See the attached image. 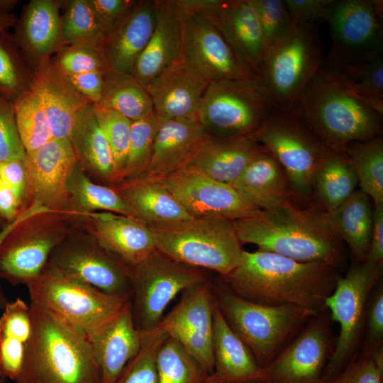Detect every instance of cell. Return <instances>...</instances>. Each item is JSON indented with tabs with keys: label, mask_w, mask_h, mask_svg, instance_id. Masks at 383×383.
<instances>
[{
	"label": "cell",
	"mask_w": 383,
	"mask_h": 383,
	"mask_svg": "<svg viewBox=\"0 0 383 383\" xmlns=\"http://www.w3.org/2000/svg\"><path fill=\"white\" fill-rule=\"evenodd\" d=\"M340 270L326 262H303L273 252L243 250L240 264L223 278L231 290L246 300L317 313L326 307Z\"/></svg>",
	"instance_id": "obj_1"
},
{
	"label": "cell",
	"mask_w": 383,
	"mask_h": 383,
	"mask_svg": "<svg viewBox=\"0 0 383 383\" xmlns=\"http://www.w3.org/2000/svg\"><path fill=\"white\" fill-rule=\"evenodd\" d=\"M233 224L240 242L255 245L258 250L341 269L345 264V243L323 209L301 208L289 199Z\"/></svg>",
	"instance_id": "obj_2"
},
{
	"label": "cell",
	"mask_w": 383,
	"mask_h": 383,
	"mask_svg": "<svg viewBox=\"0 0 383 383\" xmlns=\"http://www.w3.org/2000/svg\"><path fill=\"white\" fill-rule=\"evenodd\" d=\"M289 113L331 151L382 132V116L366 106L334 72L323 66L301 92Z\"/></svg>",
	"instance_id": "obj_3"
},
{
	"label": "cell",
	"mask_w": 383,
	"mask_h": 383,
	"mask_svg": "<svg viewBox=\"0 0 383 383\" xmlns=\"http://www.w3.org/2000/svg\"><path fill=\"white\" fill-rule=\"evenodd\" d=\"M32 331L17 383H101L86 338L30 304Z\"/></svg>",
	"instance_id": "obj_4"
},
{
	"label": "cell",
	"mask_w": 383,
	"mask_h": 383,
	"mask_svg": "<svg viewBox=\"0 0 383 383\" xmlns=\"http://www.w3.org/2000/svg\"><path fill=\"white\" fill-rule=\"evenodd\" d=\"M214 301L225 321L262 368L270 364L316 313L292 306L246 300L224 282H213Z\"/></svg>",
	"instance_id": "obj_5"
},
{
	"label": "cell",
	"mask_w": 383,
	"mask_h": 383,
	"mask_svg": "<svg viewBox=\"0 0 383 383\" xmlns=\"http://www.w3.org/2000/svg\"><path fill=\"white\" fill-rule=\"evenodd\" d=\"M26 286L30 304L84 338L112 318L131 299L106 294L48 264Z\"/></svg>",
	"instance_id": "obj_6"
},
{
	"label": "cell",
	"mask_w": 383,
	"mask_h": 383,
	"mask_svg": "<svg viewBox=\"0 0 383 383\" xmlns=\"http://www.w3.org/2000/svg\"><path fill=\"white\" fill-rule=\"evenodd\" d=\"M148 226L156 249L183 265L213 270L225 277L240 262L244 250L233 221L192 217Z\"/></svg>",
	"instance_id": "obj_7"
},
{
	"label": "cell",
	"mask_w": 383,
	"mask_h": 383,
	"mask_svg": "<svg viewBox=\"0 0 383 383\" xmlns=\"http://www.w3.org/2000/svg\"><path fill=\"white\" fill-rule=\"evenodd\" d=\"M323 66L317 23H294L266 51L257 79L273 108L289 112Z\"/></svg>",
	"instance_id": "obj_8"
},
{
	"label": "cell",
	"mask_w": 383,
	"mask_h": 383,
	"mask_svg": "<svg viewBox=\"0 0 383 383\" xmlns=\"http://www.w3.org/2000/svg\"><path fill=\"white\" fill-rule=\"evenodd\" d=\"M383 263L354 260L344 276H340L325 306L332 321L339 325L333 353L323 377H336L358 354L361 346L369 300L382 280Z\"/></svg>",
	"instance_id": "obj_9"
},
{
	"label": "cell",
	"mask_w": 383,
	"mask_h": 383,
	"mask_svg": "<svg viewBox=\"0 0 383 383\" xmlns=\"http://www.w3.org/2000/svg\"><path fill=\"white\" fill-rule=\"evenodd\" d=\"M274 108L257 78L211 82L196 116L207 133L231 138L256 132Z\"/></svg>",
	"instance_id": "obj_10"
},
{
	"label": "cell",
	"mask_w": 383,
	"mask_h": 383,
	"mask_svg": "<svg viewBox=\"0 0 383 383\" xmlns=\"http://www.w3.org/2000/svg\"><path fill=\"white\" fill-rule=\"evenodd\" d=\"M256 136L284 170L291 195L299 199L310 196L315 170L331 150L289 112L274 109Z\"/></svg>",
	"instance_id": "obj_11"
},
{
	"label": "cell",
	"mask_w": 383,
	"mask_h": 383,
	"mask_svg": "<svg viewBox=\"0 0 383 383\" xmlns=\"http://www.w3.org/2000/svg\"><path fill=\"white\" fill-rule=\"evenodd\" d=\"M207 279L201 269L178 262L155 249L132 270L131 306L136 328L141 333L154 328L179 293Z\"/></svg>",
	"instance_id": "obj_12"
},
{
	"label": "cell",
	"mask_w": 383,
	"mask_h": 383,
	"mask_svg": "<svg viewBox=\"0 0 383 383\" xmlns=\"http://www.w3.org/2000/svg\"><path fill=\"white\" fill-rule=\"evenodd\" d=\"M382 1H334L325 21L333 40L327 68L383 55Z\"/></svg>",
	"instance_id": "obj_13"
},
{
	"label": "cell",
	"mask_w": 383,
	"mask_h": 383,
	"mask_svg": "<svg viewBox=\"0 0 383 383\" xmlns=\"http://www.w3.org/2000/svg\"><path fill=\"white\" fill-rule=\"evenodd\" d=\"M325 307L315 313L293 340L267 367L260 382L327 383L323 374L335 339Z\"/></svg>",
	"instance_id": "obj_14"
},
{
	"label": "cell",
	"mask_w": 383,
	"mask_h": 383,
	"mask_svg": "<svg viewBox=\"0 0 383 383\" xmlns=\"http://www.w3.org/2000/svg\"><path fill=\"white\" fill-rule=\"evenodd\" d=\"M47 264L106 294L132 297L133 268L92 236L67 235Z\"/></svg>",
	"instance_id": "obj_15"
},
{
	"label": "cell",
	"mask_w": 383,
	"mask_h": 383,
	"mask_svg": "<svg viewBox=\"0 0 383 383\" xmlns=\"http://www.w3.org/2000/svg\"><path fill=\"white\" fill-rule=\"evenodd\" d=\"M213 307V282L207 279L183 291L179 301L156 326L178 341L210 374L214 370Z\"/></svg>",
	"instance_id": "obj_16"
},
{
	"label": "cell",
	"mask_w": 383,
	"mask_h": 383,
	"mask_svg": "<svg viewBox=\"0 0 383 383\" xmlns=\"http://www.w3.org/2000/svg\"><path fill=\"white\" fill-rule=\"evenodd\" d=\"M164 185L193 217L223 218L231 221L249 217L260 210L231 185L184 169L156 179Z\"/></svg>",
	"instance_id": "obj_17"
},
{
	"label": "cell",
	"mask_w": 383,
	"mask_h": 383,
	"mask_svg": "<svg viewBox=\"0 0 383 383\" xmlns=\"http://www.w3.org/2000/svg\"><path fill=\"white\" fill-rule=\"evenodd\" d=\"M179 9L183 31L182 60L185 62L210 82L255 78L213 23L202 14Z\"/></svg>",
	"instance_id": "obj_18"
},
{
	"label": "cell",
	"mask_w": 383,
	"mask_h": 383,
	"mask_svg": "<svg viewBox=\"0 0 383 383\" xmlns=\"http://www.w3.org/2000/svg\"><path fill=\"white\" fill-rule=\"evenodd\" d=\"M14 231L0 247V279L27 285L41 273L53 250L67 234L55 224Z\"/></svg>",
	"instance_id": "obj_19"
},
{
	"label": "cell",
	"mask_w": 383,
	"mask_h": 383,
	"mask_svg": "<svg viewBox=\"0 0 383 383\" xmlns=\"http://www.w3.org/2000/svg\"><path fill=\"white\" fill-rule=\"evenodd\" d=\"M77 162L70 140L52 138L27 155L25 165L34 201L62 212L70 198L67 184Z\"/></svg>",
	"instance_id": "obj_20"
},
{
	"label": "cell",
	"mask_w": 383,
	"mask_h": 383,
	"mask_svg": "<svg viewBox=\"0 0 383 383\" xmlns=\"http://www.w3.org/2000/svg\"><path fill=\"white\" fill-rule=\"evenodd\" d=\"M222 33L235 55L256 78L267 46L250 0H221L213 9L200 13Z\"/></svg>",
	"instance_id": "obj_21"
},
{
	"label": "cell",
	"mask_w": 383,
	"mask_h": 383,
	"mask_svg": "<svg viewBox=\"0 0 383 383\" xmlns=\"http://www.w3.org/2000/svg\"><path fill=\"white\" fill-rule=\"evenodd\" d=\"M210 82L181 60L163 70L145 88L155 113L168 120L196 115Z\"/></svg>",
	"instance_id": "obj_22"
},
{
	"label": "cell",
	"mask_w": 383,
	"mask_h": 383,
	"mask_svg": "<svg viewBox=\"0 0 383 383\" xmlns=\"http://www.w3.org/2000/svg\"><path fill=\"white\" fill-rule=\"evenodd\" d=\"M208 135L196 114L162 120L149 165L141 177L161 179L184 170Z\"/></svg>",
	"instance_id": "obj_23"
},
{
	"label": "cell",
	"mask_w": 383,
	"mask_h": 383,
	"mask_svg": "<svg viewBox=\"0 0 383 383\" xmlns=\"http://www.w3.org/2000/svg\"><path fill=\"white\" fill-rule=\"evenodd\" d=\"M143 333L134 323L131 299L86 339L99 367L101 383H115L138 352Z\"/></svg>",
	"instance_id": "obj_24"
},
{
	"label": "cell",
	"mask_w": 383,
	"mask_h": 383,
	"mask_svg": "<svg viewBox=\"0 0 383 383\" xmlns=\"http://www.w3.org/2000/svg\"><path fill=\"white\" fill-rule=\"evenodd\" d=\"M154 0L133 1L109 35L104 55L109 71L132 74L135 63L155 28Z\"/></svg>",
	"instance_id": "obj_25"
},
{
	"label": "cell",
	"mask_w": 383,
	"mask_h": 383,
	"mask_svg": "<svg viewBox=\"0 0 383 383\" xmlns=\"http://www.w3.org/2000/svg\"><path fill=\"white\" fill-rule=\"evenodd\" d=\"M86 217L91 236L132 268L156 249L148 224L136 217L108 211L90 212Z\"/></svg>",
	"instance_id": "obj_26"
},
{
	"label": "cell",
	"mask_w": 383,
	"mask_h": 383,
	"mask_svg": "<svg viewBox=\"0 0 383 383\" xmlns=\"http://www.w3.org/2000/svg\"><path fill=\"white\" fill-rule=\"evenodd\" d=\"M156 22L153 33L138 57L132 75L143 86L163 70L182 60V13L174 0H154Z\"/></svg>",
	"instance_id": "obj_27"
},
{
	"label": "cell",
	"mask_w": 383,
	"mask_h": 383,
	"mask_svg": "<svg viewBox=\"0 0 383 383\" xmlns=\"http://www.w3.org/2000/svg\"><path fill=\"white\" fill-rule=\"evenodd\" d=\"M30 91L40 100L55 139L70 140L78 115L93 104L72 87L56 65H43Z\"/></svg>",
	"instance_id": "obj_28"
},
{
	"label": "cell",
	"mask_w": 383,
	"mask_h": 383,
	"mask_svg": "<svg viewBox=\"0 0 383 383\" xmlns=\"http://www.w3.org/2000/svg\"><path fill=\"white\" fill-rule=\"evenodd\" d=\"M256 132L231 138L208 135L185 169L232 184L261 150Z\"/></svg>",
	"instance_id": "obj_29"
},
{
	"label": "cell",
	"mask_w": 383,
	"mask_h": 383,
	"mask_svg": "<svg viewBox=\"0 0 383 383\" xmlns=\"http://www.w3.org/2000/svg\"><path fill=\"white\" fill-rule=\"evenodd\" d=\"M212 348L214 383L260 382L262 368L244 343L232 331L215 301Z\"/></svg>",
	"instance_id": "obj_30"
},
{
	"label": "cell",
	"mask_w": 383,
	"mask_h": 383,
	"mask_svg": "<svg viewBox=\"0 0 383 383\" xmlns=\"http://www.w3.org/2000/svg\"><path fill=\"white\" fill-rule=\"evenodd\" d=\"M230 185L261 210L277 206L291 198L284 170L263 146Z\"/></svg>",
	"instance_id": "obj_31"
},
{
	"label": "cell",
	"mask_w": 383,
	"mask_h": 383,
	"mask_svg": "<svg viewBox=\"0 0 383 383\" xmlns=\"http://www.w3.org/2000/svg\"><path fill=\"white\" fill-rule=\"evenodd\" d=\"M132 210L148 225L172 223L192 218L159 181L145 177L113 187Z\"/></svg>",
	"instance_id": "obj_32"
},
{
	"label": "cell",
	"mask_w": 383,
	"mask_h": 383,
	"mask_svg": "<svg viewBox=\"0 0 383 383\" xmlns=\"http://www.w3.org/2000/svg\"><path fill=\"white\" fill-rule=\"evenodd\" d=\"M0 317V377L17 380L32 331L30 306L17 298Z\"/></svg>",
	"instance_id": "obj_33"
},
{
	"label": "cell",
	"mask_w": 383,
	"mask_h": 383,
	"mask_svg": "<svg viewBox=\"0 0 383 383\" xmlns=\"http://www.w3.org/2000/svg\"><path fill=\"white\" fill-rule=\"evenodd\" d=\"M70 140L78 162L101 179L117 182L113 155L96 118L94 104L78 115Z\"/></svg>",
	"instance_id": "obj_34"
},
{
	"label": "cell",
	"mask_w": 383,
	"mask_h": 383,
	"mask_svg": "<svg viewBox=\"0 0 383 383\" xmlns=\"http://www.w3.org/2000/svg\"><path fill=\"white\" fill-rule=\"evenodd\" d=\"M373 201L360 189L329 213L331 224L353 258L366 260L372 238Z\"/></svg>",
	"instance_id": "obj_35"
},
{
	"label": "cell",
	"mask_w": 383,
	"mask_h": 383,
	"mask_svg": "<svg viewBox=\"0 0 383 383\" xmlns=\"http://www.w3.org/2000/svg\"><path fill=\"white\" fill-rule=\"evenodd\" d=\"M60 2L33 0L25 10L18 40L37 55H48L62 44Z\"/></svg>",
	"instance_id": "obj_36"
},
{
	"label": "cell",
	"mask_w": 383,
	"mask_h": 383,
	"mask_svg": "<svg viewBox=\"0 0 383 383\" xmlns=\"http://www.w3.org/2000/svg\"><path fill=\"white\" fill-rule=\"evenodd\" d=\"M355 172L345 153L330 151L319 162L313 175V192L324 211L331 213L355 191Z\"/></svg>",
	"instance_id": "obj_37"
},
{
	"label": "cell",
	"mask_w": 383,
	"mask_h": 383,
	"mask_svg": "<svg viewBox=\"0 0 383 383\" xmlns=\"http://www.w3.org/2000/svg\"><path fill=\"white\" fill-rule=\"evenodd\" d=\"M96 106L116 111L131 121L153 114L154 108L145 88L132 74L107 72L101 101Z\"/></svg>",
	"instance_id": "obj_38"
},
{
	"label": "cell",
	"mask_w": 383,
	"mask_h": 383,
	"mask_svg": "<svg viewBox=\"0 0 383 383\" xmlns=\"http://www.w3.org/2000/svg\"><path fill=\"white\" fill-rule=\"evenodd\" d=\"M345 155L355 172L360 190L374 204H383L382 138L351 143Z\"/></svg>",
	"instance_id": "obj_39"
},
{
	"label": "cell",
	"mask_w": 383,
	"mask_h": 383,
	"mask_svg": "<svg viewBox=\"0 0 383 383\" xmlns=\"http://www.w3.org/2000/svg\"><path fill=\"white\" fill-rule=\"evenodd\" d=\"M157 383H214L211 374L168 336L157 353Z\"/></svg>",
	"instance_id": "obj_40"
},
{
	"label": "cell",
	"mask_w": 383,
	"mask_h": 383,
	"mask_svg": "<svg viewBox=\"0 0 383 383\" xmlns=\"http://www.w3.org/2000/svg\"><path fill=\"white\" fill-rule=\"evenodd\" d=\"M70 199L85 212L101 210L134 216V214L120 194L112 187L93 182L78 165L68 181Z\"/></svg>",
	"instance_id": "obj_41"
},
{
	"label": "cell",
	"mask_w": 383,
	"mask_h": 383,
	"mask_svg": "<svg viewBox=\"0 0 383 383\" xmlns=\"http://www.w3.org/2000/svg\"><path fill=\"white\" fill-rule=\"evenodd\" d=\"M13 106L18 131L27 155L52 139L47 115L32 91H22L13 101Z\"/></svg>",
	"instance_id": "obj_42"
},
{
	"label": "cell",
	"mask_w": 383,
	"mask_h": 383,
	"mask_svg": "<svg viewBox=\"0 0 383 383\" xmlns=\"http://www.w3.org/2000/svg\"><path fill=\"white\" fill-rule=\"evenodd\" d=\"M106 39L87 0L69 1L62 18V44L89 45L104 53Z\"/></svg>",
	"instance_id": "obj_43"
},
{
	"label": "cell",
	"mask_w": 383,
	"mask_h": 383,
	"mask_svg": "<svg viewBox=\"0 0 383 383\" xmlns=\"http://www.w3.org/2000/svg\"><path fill=\"white\" fill-rule=\"evenodd\" d=\"M161 121L155 113L148 117L132 121L123 179L139 177L145 174Z\"/></svg>",
	"instance_id": "obj_44"
},
{
	"label": "cell",
	"mask_w": 383,
	"mask_h": 383,
	"mask_svg": "<svg viewBox=\"0 0 383 383\" xmlns=\"http://www.w3.org/2000/svg\"><path fill=\"white\" fill-rule=\"evenodd\" d=\"M142 333L140 350L124 367L115 383H157V355L167 335L157 326Z\"/></svg>",
	"instance_id": "obj_45"
},
{
	"label": "cell",
	"mask_w": 383,
	"mask_h": 383,
	"mask_svg": "<svg viewBox=\"0 0 383 383\" xmlns=\"http://www.w3.org/2000/svg\"><path fill=\"white\" fill-rule=\"evenodd\" d=\"M94 111L113 155L117 182H121L128 158L132 121L116 111L94 104Z\"/></svg>",
	"instance_id": "obj_46"
},
{
	"label": "cell",
	"mask_w": 383,
	"mask_h": 383,
	"mask_svg": "<svg viewBox=\"0 0 383 383\" xmlns=\"http://www.w3.org/2000/svg\"><path fill=\"white\" fill-rule=\"evenodd\" d=\"M325 68L335 73L354 94L383 98V55Z\"/></svg>",
	"instance_id": "obj_47"
},
{
	"label": "cell",
	"mask_w": 383,
	"mask_h": 383,
	"mask_svg": "<svg viewBox=\"0 0 383 383\" xmlns=\"http://www.w3.org/2000/svg\"><path fill=\"white\" fill-rule=\"evenodd\" d=\"M250 1L256 12L267 50L290 29L292 18L284 1Z\"/></svg>",
	"instance_id": "obj_48"
},
{
	"label": "cell",
	"mask_w": 383,
	"mask_h": 383,
	"mask_svg": "<svg viewBox=\"0 0 383 383\" xmlns=\"http://www.w3.org/2000/svg\"><path fill=\"white\" fill-rule=\"evenodd\" d=\"M327 383H383V346L370 354H358Z\"/></svg>",
	"instance_id": "obj_49"
},
{
	"label": "cell",
	"mask_w": 383,
	"mask_h": 383,
	"mask_svg": "<svg viewBox=\"0 0 383 383\" xmlns=\"http://www.w3.org/2000/svg\"><path fill=\"white\" fill-rule=\"evenodd\" d=\"M55 65L65 75L93 71L109 72L104 53L86 44L70 45L58 56Z\"/></svg>",
	"instance_id": "obj_50"
},
{
	"label": "cell",
	"mask_w": 383,
	"mask_h": 383,
	"mask_svg": "<svg viewBox=\"0 0 383 383\" xmlns=\"http://www.w3.org/2000/svg\"><path fill=\"white\" fill-rule=\"evenodd\" d=\"M26 157L16 126L13 101L0 94V162L25 163Z\"/></svg>",
	"instance_id": "obj_51"
},
{
	"label": "cell",
	"mask_w": 383,
	"mask_h": 383,
	"mask_svg": "<svg viewBox=\"0 0 383 383\" xmlns=\"http://www.w3.org/2000/svg\"><path fill=\"white\" fill-rule=\"evenodd\" d=\"M383 346V284H377L371 294L360 353L370 354Z\"/></svg>",
	"instance_id": "obj_52"
},
{
	"label": "cell",
	"mask_w": 383,
	"mask_h": 383,
	"mask_svg": "<svg viewBox=\"0 0 383 383\" xmlns=\"http://www.w3.org/2000/svg\"><path fill=\"white\" fill-rule=\"evenodd\" d=\"M6 32H0V94L12 101L23 90V78L16 57L6 39Z\"/></svg>",
	"instance_id": "obj_53"
},
{
	"label": "cell",
	"mask_w": 383,
	"mask_h": 383,
	"mask_svg": "<svg viewBox=\"0 0 383 383\" xmlns=\"http://www.w3.org/2000/svg\"><path fill=\"white\" fill-rule=\"evenodd\" d=\"M334 0H284L292 22L318 23L325 21Z\"/></svg>",
	"instance_id": "obj_54"
},
{
	"label": "cell",
	"mask_w": 383,
	"mask_h": 383,
	"mask_svg": "<svg viewBox=\"0 0 383 383\" xmlns=\"http://www.w3.org/2000/svg\"><path fill=\"white\" fill-rule=\"evenodd\" d=\"M87 2L108 38L133 1L87 0Z\"/></svg>",
	"instance_id": "obj_55"
},
{
	"label": "cell",
	"mask_w": 383,
	"mask_h": 383,
	"mask_svg": "<svg viewBox=\"0 0 383 383\" xmlns=\"http://www.w3.org/2000/svg\"><path fill=\"white\" fill-rule=\"evenodd\" d=\"M106 73L93 71L77 74L65 75L72 87L82 96L96 105L101 99Z\"/></svg>",
	"instance_id": "obj_56"
},
{
	"label": "cell",
	"mask_w": 383,
	"mask_h": 383,
	"mask_svg": "<svg viewBox=\"0 0 383 383\" xmlns=\"http://www.w3.org/2000/svg\"><path fill=\"white\" fill-rule=\"evenodd\" d=\"M0 179L23 200L28 188V174L24 162H0Z\"/></svg>",
	"instance_id": "obj_57"
},
{
	"label": "cell",
	"mask_w": 383,
	"mask_h": 383,
	"mask_svg": "<svg viewBox=\"0 0 383 383\" xmlns=\"http://www.w3.org/2000/svg\"><path fill=\"white\" fill-rule=\"evenodd\" d=\"M54 213H56L55 211L34 201L28 208L21 212L13 221L9 222L0 230V247L7 237L23 223L40 215ZM8 302L2 289L0 287V309H4Z\"/></svg>",
	"instance_id": "obj_58"
},
{
	"label": "cell",
	"mask_w": 383,
	"mask_h": 383,
	"mask_svg": "<svg viewBox=\"0 0 383 383\" xmlns=\"http://www.w3.org/2000/svg\"><path fill=\"white\" fill-rule=\"evenodd\" d=\"M366 260L383 263V204L373 205L372 238Z\"/></svg>",
	"instance_id": "obj_59"
},
{
	"label": "cell",
	"mask_w": 383,
	"mask_h": 383,
	"mask_svg": "<svg viewBox=\"0 0 383 383\" xmlns=\"http://www.w3.org/2000/svg\"><path fill=\"white\" fill-rule=\"evenodd\" d=\"M22 201L14 192L0 179V216L13 221L18 216V208Z\"/></svg>",
	"instance_id": "obj_60"
},
{
	"label": "cell",
	"mask_w": 383,
	"mask_h": 383,
	"mask_svg": "<svg viewBox=\"0 0 383 383\" xmlns=\"http://www.w3.org/2000/svg\"><path fill=\"white\" fill-rule=\"evenodd\" d=\"M18 23V18L13 13L0 14V32H7Z\"/></svg>",
	"instance_id": "obj_61"
},
{
	"label": "cell",
	"mask_w": 383,
	"mask_h": 383,
	"mask_svg": "<svg viewBox=\"0 0 383 383\" xmlns=\"http://www.w3.org/2000/svg\"><path fill=\"white\" fill-rule=\"evenodd\" d=\"M0 383H6V379L0 377Z\"/></svg>",
	"instance_id": "obj_62"
},
{
	"label": "cell",
	"mask_w": 383,
	"mask_h": 383,
	"mask_svg": "<svg viewBox=\"0 0 383 383\" xmlns=\"http://www.w3.org/2000/svg\"><path fill=\"white\" fill-rule=\"evenodd\" d=\"M257 383H265V382H257Z\"/></svg>",
	"instance_id": "obj_63"
}]
</instances>
